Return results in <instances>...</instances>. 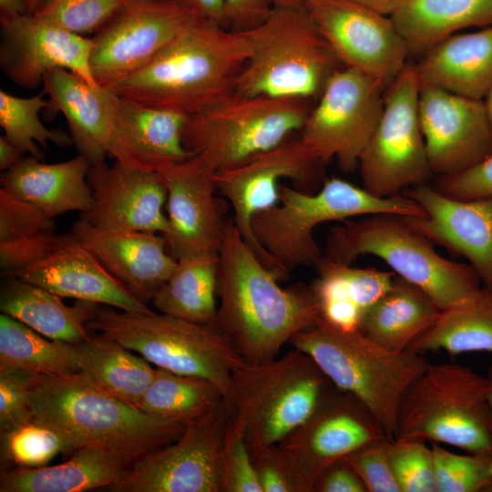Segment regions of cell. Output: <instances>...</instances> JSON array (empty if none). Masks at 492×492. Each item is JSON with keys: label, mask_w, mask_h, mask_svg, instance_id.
Here are the masks:
<instances>
[{"label": "cell", "mask_w": 492, "mask_h": 492, "mask_svg": "<svg viewBox=\"0 0 492 492\" xmlns=\"http://www.w3.org/2000/svg\"><path fill=\"white\" fill-rule=\"evenodd\" d=\"M281 281L244 241L233 220H228L219 251V303L213 326L246 364L274 359L293 335L320 318L311 285L282 288Z\"/></svg>", "instance_id": "6da1fadb"}, {"label": "cell", "mask_w": 492, "mask_h": 492, "mask_svg": "<svg viewBox=\"0 0 492 492\" xmlns=\"http://www.w3.org/2000/svg\"><path fill=\"white\" fill-rule=\"evenodd\" d=\"M249 55L241 32L191 15L148 64L110 90L147 107L190 116L234 93Z\"/></svg>", "instance_id": "7a4b0ae2"}, {"label": "cell", "mask_w": 492, "mask_h": 492, "mask_svg": "<svg viewBox=\"0 0 492 492\" xmlns=\"http://www.w3.org/2000/svg\"><path fill=\"white\" fill-rule=\"evenodd\" d=\"M30 405L34 417L65 433L77 448L100 447L131 464L176 440L188 423L143 413L96 387L80 372L41 374Z\"/></svg>", "instance_id": "3957f363"}, {"label": "cell", "mask_w": 492, "mask_h": 492, "mask_svg": "<svg viewBox=\"0 0 492 492\" xmlns=\"http://www.w3.org/2000/svg\"><path fill=\"white\" fill-rule=\"evenodd\" d=\"M289 343L309 355L336 388L357 397L390 439L405 392L430 365L422 354L390 351L359 330L342 331L321 318Z\"/></svg>", "instance_id": "277c9868"}, {"label": "cell", "mask_w": 492, "mask_h": 492, "mask_svg": "<svg viewBox=\"0 0 492 492\" xmlns=\"http://www.w3.org/2000/svg\"><path fill=\"white\" fill-rule=\"evenodd\" d=\"M376 214L420 217L425 212L406 195L379 197L333 177L312 193L281 184L279 203L256 214L251 230L258 243L289 274L300 266L316 267L323 259L313 237L318 225Z\"/></svg>", "instance_id": "5b68a950"}, {"label": "cell", "mask_w": 492, "mask_h": 492, "mask_svg": "<svg viewBox=\"0 0 492 492\" xmlns=\"http://www.w3.org/2000/svg\"><path fill=\"white\" fill-rule=\"evenodd\" d=\"M88 328L138 353L157 367L210 381L220 390L233 415L231 374L246 363L214 326L164 313L117 311L99 305Z\"/></svg>", "instance_id": "8992f818"}, {"label": "cell", "mask_w": 492, "mask_h": 492, "mask_svg": "<svg viewBox=\"0 0 492 492\" xmlns=\"http://www.w3.org/2000/svg\"><path fill=\"white\" fill-rule=\"evenodd\" d=\"M249 58L234 93L244 96L318 97L340 61L298 5H273L259 25L241 32Z\"/></svg>", "instance_id": "52a82bcc"}, {"label": "cell", "mask_w": 492, "mask_h": 492, "mask_svg": "<svg viewBox=\"0 0 492 492\" xmlns=\"http://www.w3.org/2000/svg\"><path fill=\"white\" fill-rule=\"evenodd\" d=\"M374 255L395 273L425 292L440 310L469 298L480 286L471 266L439 255L432 241L415 231L404 217L376 214L333 228L323 257L351 264L361 255Z\"/></svg>", "instance_id": "ba28073f"}, {"label": "cell", "mask_w": 492, "mask_h": 492, "mask_svg": "<svg viewBox=\"0 0 492 492\" xmlns=\"http://www.w3.org/2000/svg\"><path fill=\"white\" fill-rule=\"evenodd\" d=\"M487 393V376L458 364H430L402 399L394 438L446 444L492 457Z\"/></svg>", "instance_id": "9c48e42d"}, {"label": "cell", "mask_w": 492, "mask_h": 492, "mask_svg": "<svg viewBox=\"0 0 492 492\" xmlns=\"http://www.w3.org/2000/svg\"><path fill=\"white\" fill-rule=\"evenodd\" d=\"M231 382V419L251 455L292 433L333 387L317 364L295 348L264 363L237 367Z\"/></svg>", "instance_id": "30bf717a"}, {"label": "cell", "mask_w": 492, "mask_h": 492, "mask_svg": "<svg viewBox=\"0 0 492 492\" xmlns=\"http://www.w3.org/2000/svg\"><path fill=\"white\" fill-rule=\"evenodd\" d=\"M310 99L233 93L188 116L183 142L216 170L233 168L268 151L300 131Z\"/></svg>", "instance_id": "8fae6325"}, {"label": "cell", "mask_w": 492, "mask_h": 492, "mask_svg": "<svg viewBox=\"0 0 492 492\" xmlns=\"http://www.w3.org/2000/svg\"><path fill=\"white\" fill-rule=\"evenodd\" d=\"M419 90L410 63L385 88L380 118L358 164L364 188L376 196L399 195L433 174L419 120Z\"/></svg>", "instance_id": "7c38bea8"}, {"label": "cell", "mask_w": 492, "mask_h": 492, "mask_svg": "<svg viewBox=\"0 0 492 492\" xmlns=\"http://www.w3.org/2000/svg\"><path fill=\"white\" fill-rule=\"evenodd\" d=\"M385 88L361 72L337 68L310 109L300 139L323 163L334 159L343 170H354L380 118Z\"/></svg>", "instance_id": "4fadbf2b"}, {"label": "cell", "mask_w": 492, "mask_h": 492, "mask_svg": "<svg viewBox=\"0 0 492 492\" xmlns=\"http://www.w3.org/2000/svg\"><path fill=\"white\" fill-rule=\"evenodd\" d=\"M231 416L222 401L189 421L176 440L136 459L109 490L220 492V456Z\"/></svg>", "instance_id": "5bb4252c"}, {"label": "cell", "mask_w": 492, "mask_h": 492, "mask_svg": "<svg viewBox=\"0 0 492 492\" xmlns=\"http://www.w3.org/2000/svg\"><path fill=\"white\" fill-rule=\"evenodd\" d=\"M323 165L298 138L287 139L238 166L216 171V188L230 201L235 226L260 260L282 281L289 274L258 243L251 220L256 214L279 203L280 181L284 179L292 180L300 190L315 192L313 188L318 185Z\"/></svg>", "instance_id": "9a60e30c"}, {"label": "cell", "mask_w": 492, "mask_h": 492, "mask_svg": "<svg viewBox=\"0 0 492 492\" xmlns=\"http://www.w3.org/2000/svg\"><path fill=\"white\" fill-rule=\"evenodd\" d=\"M190 15L176 0H128L91 38L96 83L113 89L148 64Z\"/></svg>", "instance_id": "2e32d148"}, {"label": "cell", "mask_w": 492, "mask_h": 492, "mask_svg": "<svg viewBox=\"0 0 492 492\" xmlns=\"http://www.w3.org/2000/svg\"><path fill=\"white\" fill-rule=\"evenodd\" d=\"M298 6L343 67L387 87L407 64L408 49L390 15L354 0H301Z\"/></svg>", "instance_id": "e0dca14e"}, {"label": "cell", "mask_w": 492, "mask_h": 492, "mask_svg": "<svg viewBox=\"0 0 492 492\" xmlns=\"http://www.w3.org/2000/svg\"><path fill=\"white\" fill-rule=\"evenodd\" d=\"M384 436L369 409L357 397L333 385L312 415L278 446L306 492H313L330 465Z\"/></svg>", "instance_id": "ac0fdd59"}, {"label": "cell", "mask_w": 492, "mask_h": 492, "mask_svg": "<svg viewBox=\"0 0 492 492\" xmlns=\"http://www.w3.org/2000/svg\"><path fill=\"white\" fill-rule=\"evenodd\" d=\"M418 113L432 173L452 175L492 153V128L483 100L420 85Z\"/></svg>", "instance_id": "d6986e66"}, {"label": "cell", "mask_w": 492, "mask_h": 492, "mask_svg": "<svg viewBox=\"0 0 492 492\" xmlns=\"http://www.w3.org/2000/svg\"><path fill=\"white\" fill-rule=\"evenodd\" d=\"M216 169L201 154L159 171L168 190L169 231L163 235L175 259L219 253L227 220L215 197Z\"/></svg>", "instance_id": "ffe728a7"}, {"label": "cell", "mask_w": 492, "mask_h": 492, "mask_svg": "<svg viewBox=\"0 0 492 492\" xmlns=\"http://www.w3.org/2000/svg\"><path fill=\"white\" fill-rule=\"evenodd\" d=\"M0 67L16 86L36 88L47 72L56 68L71 71L99 86L89 67L91 38L29 13L0 18Z\"/></svg>", "instance_id": "44dd1931"}, {"label": "cell", "mask_w": 492, "mask_h": 492, "mask_svg": "<svg viewBox=\"0 0 492 492\" xmlns=\"http://www.w3.org/2000/svg\"><path fill=\"white\" fill-rule=\"evenodd\" d=\"M91 209L80 219L94 227L118 231H143L165 235L169 230L164 214L168 190L159 172L127 167L105 160L89 167Z\"/></svg>", "instance_id": "7402d4cb"}, {"label": "cell", "mask_w": 492, "mask_h": 492, "mask_svg": "<svg viewBox=\"0 0 492 492\" xmlns=\"http://www.w3.org/2000/svg\"><path fill=\"white\" fill-rule=\"evenodd\" d=\"M405 195L425 211L404 217L406 222L432 242L465 257L492 291V197L459 200L426 184L406 190Z\"/></svg>", "instance_id": "603a6c76"}, {"label": "cell", "mask_w": 492, "mask_h": 492, "mask_svg": "<svg viewBox=\"0 0 492 492\" xmlns=\"http://www.w3.org/2000/svg\"><path fill=\"white\" fill-rule=\"evenodd\" d=\"M5 276L72 298L134 313H151L69 233L59 234L52 250L37 261Z\"/></svg>", "instance_id": "cb8c5ba5"}, {"label": "cell", "mask_w": 492, "mask_h": 492, "mask_svg": "<svg viewBox=\"0 0 492 492\" xmlns=\"http://www.w3.org/2000/svg\"><path fill=\"white\" fill-rule=\"evenodd\" d=\"M134 297L148 305L177 265L163 235L108 231L79 219L70 231Z\"/></svg>", "instance_id": "d4e9b609"}, {"label": "cell", "mask_w": 492, "mask_h": 492, "mask_svg": "<svg viewBox=\"0 0 492 492\" xmlns=\"http://www.w3.org/2000/svg\"><path fill=\"white\" fill-rule=\"evenodd\" d=\"M188 116L118 96L108 155L127 167L159 172L191 156L183 142Z\"/></svg>", "instance_id": "484cf974"}, {"label": "cell", "mask_w": 492, "mask_h": 492, "mask_svg": "<svg viewBox=\"0 0 492 492\" xmlns=\"http://www.w3.org/2000/svg\"><path fill=\"white\" fill-rule=\"evenodd\" d=\"M42 84L49 98L45 112L64 115L73 145L90 165L104 161L118 95L61 68L47 72Z\"/></svg>", "instance_id": "4316f807"}, {"label": "cell", "mask_w": 492, "mask_h": 492, "mask_svg": "<svg viewBox=\"0 0 492 492\" xmlns=\"http://www.w3.org/2000/svg\"><path fill=\"white\" fill-rule=\"evenodd\" d=\"M89 167V162L80 154L53 164L43 163L32 156L24 157L2 173L1 188L52 219L67 211L85 213L93 204L87 182Z\"/></svg>", "instance_id": "83f0119b"}, {"label": "cell", "mask_w": 492, "mask_h": 492, "mask_svg": "<svg viewBox=\"0 0 492 492\" xmlns=\"http://www.w3.org/2000/svg\"><path fill=\"white\" fill-rule=\"evenodd\" d=\"M415 68L420 85L484 100L492 87V26L442 40Z\"/></svg>", "instance_id": "f1b7e54d"}, {"label": "cell", "mask_w": 492, "mask_h": 492, "mask_svg": "<svg viewBox=\"0 0 492 492\" xmlns=\"http://www.w3.org/2000/svg\"><path fill=\"white\" fill-rule=\"evenodd\" d=\"M131 463L100 447L77 448L60 464L40 467H6L1 471L0 492H83L112 487Z\"/></svg>", "instance_id": "f546056e"}, {"label": "cell", "mask_w": 492, "mask_h": 492, "mask_svg": "<svg viewBox=\"0 0 492 492\" xmlns=\"http://www.w3.org/2000/svg\"><path fill=\"white\" fill-rule=\"evenodd\" d=\"M0 310L46 338L77 344L93 332L88 328L100 304L77 300L73 306L46 289L15 276H4Z\"/></svg>", "instance_id": "4dcf8cb0"}, {"label": "cell", "mask_w": 492, "mask_h": 492, "mask_svg": "<svg viewBox=\"0 0 492 492\" xmlns=\"http://www.w3.org/2000/svg\"><path fill=\"white\" fill-rule=\"evenodd\" d=\"M311 284L320 317L346 332L359 330L365 312L392 286L395 273L371 268H354L324 257L316 265Z\"/></svg>", "instance_id": "1f68e13d"}, {"label": "cell", "mask_w": 492, "mask_h": 492, "mask_svg": "<svg viewBox=\"0 0 492 492\" xmlns=\"http://www.w3.org/2000/svg\"><path fill=\"white\" fill-rule=\"evenodd\" d=\"M410 54L468 27L492 26V0H401L390 15Z\"/></svg>", "instance_id": "d6a6232c"}, {"label": "cell", "mask_w": 492, "mask_h": 492, "mask_svg": "<svg viewBox=\"0 0 492 492\" xmlns=\"http://www.w3.org/2000/svg\"><path fill=\"white\" fill-rule=\"evenodd\" d=\"M440 311L425 292L395 274L390 289L364 314L359 331L390 351H407Z\"/></svg>", "instance_id": "836d02e7"}, {"label": "cell", "mask_w": 492, "mask_h": 492, "mask_svg": "<svg viewBox=\"0 0 492 492\" xmlns=\"http://www.w3.org/2000/svg\"><path fill=\"white\" fill-rule=\"evenodd\" d=\"M76 345L80 373L96 387L137 408L155 375L149 362L97 333Z\"/></svg>", "instance_id": "e575fe53"}, {"label": "cell", "mask_w": 492, "mask_h": 492, "mask_svg": "<svg viewBox=\"0 0 492 492\" xmlns=\"http://www.w3.org/2000/svg\"><path fill=\"white\" fill-rule=\"evenodd\" d=\"M219 253L180 258L168 281L152 299L160 313L191 323L216 322Z\"/></svg>", "instance_id": "d590c367"}, {"label": "cell", "mask_w": 492, "mask_h": 492, "mask_svg": "<svg viewBox=\"0 0 492 492\" xmlns=\"http://www.w3.org/2000/svg\"><path fill=\"white\" fill-rule=\"evenodd\" d=\"M407 350L422 354L440 350L450 355L492 354V291L481 287L462 302L441 310Z\"/></svg>", "instance_id": "8d00e7d4"}, {"label": "cell", "mask_w": 492, "mask_h": 492, "mask_svg": "<svg viewBox=\"0 0 492 492\" xmlns=\"http://www.w3.org/2000/svg\"><path fill=\"white\" fill-rule=\"evenodd\" d=\"M58 236L54 219L0 188V268L3 276L45 257Z\"/></svg>", "instance_id": "74e56055"}, {"label": "cell", "mask_w": 492, "mask_h": 492, "mask_svg": "<svg viewBox=\"0 0 492 492\" xmlns=\"http://www.w3.org/2000/svg\"><path fill=\"white\" fill-rule=\"evenodd\" d=\"M0 364L50 376L80 372L76 344L46 338L5 313L0 315Z\"/></svg>", "instance_id": "f35d334b"}, {"label": "cell", "mask_w": 492, "mask_h": 492, "mask_svg": "<svg viewBox=\"0 0 492 492\" xmlns=\"http://www.w3.org/2000/svg\"><path fill=\"white\" fill-rule=\"evenodd\" d=\"M224 401L210 381L157 367L137 409L156 416L189 422Z\"/></svg>", "instance_id": "ab89813d"}, {"label": "cell", "mask_w": 492, "mask_h": 492, "mask_svg": "<svg viewBox=\"0 0 492 492\" xmlns=\"http://www.w3.org/2000/svg\"><path fill=\"white\" fill-rule=\"evenodd\" d=\"M42 91L30 97H20L0 90V125L5 137L23 154L43 159L48 141L58 146L73 144L69 134L59 129H48L40 120L39 113L49 106Z\"/></svg>", "instance_id": "60d3db41"}, {"label": "cell", "mask_w": 492, "mask_h": 492, "mask_svg": "<svg viewBox=\"0 0 492 492\" xmlns=\"http://www.w3.org/2000/svg\"><path fill=\"white\" fill-rule=\"evenodd\" d=\"M0 437L1 459L15 467L44 466L57 455L77 449L65 433L36 417Z\"/></svg>", "instance_id": "b9f144b4"}, {"label": "cell", "mask_w": 492, "mask_h": 492, "mask_svg": "<svg viewBox=\"0 0 492 492\" xmlns=\"http://www.w3.org/2000/svg\"><path fill=\"white\" fill-rule=\"evenodd\" d=\"M436 492L492 491V457L453 453L430 442Z\"/></svg>", "instance_id": "7bdbcfd3"}, {"label": "cell", "mask_w": 492, "mask_h": 492, "mask_svg": "<svg viewBox=\"0 0 492 492\" xmlns=\"http://www.w3.org/2000/svg\"><path fill=\"white\" fill-rule=\"evenodd\" d=\"M128 0H42L35 14L74 34L96 33Z\"/></svg>", "instance_id": "ee69618b"}, {"label": "cell", "mask_w": 492, "mask_h": 492, "mask_svg": "<svg viewBox=\"0 0 492 492\" xmlns=\"http://www.w3.org/2000/svg\"><path fill=\"white\" fill-rule=\"evenodd\" d=\"M388 456L401 492H436L433 451L426 441L394 438Z\"/></svg>", "instance_id": "f6af8a7d"}, {"label": "cell", "mask_w": 492, "mask_h": 492, "mask_svg": "<svg viewBox=\"0 0 492 492\" xmlns=\"http://www.w3.org/2000/svg\"><path fill=\"white\" fill-rule=\"evenodd\" d=\"M41 374L0 364V436L34 418L30 395Z\"/></svg>", "instance_id": "bcb514c9"}, {"label": "cell", "mask_w": 492, "mask_h": 492, "mask_svg": "<svg viewBox=\"0 0 492 492\" xmlns=\"http://www.w3.org/2000/svg\"><path fill=\"white\" fill-rule=\"evenodd\" d=\"M220 492H262L249 446L231 418L220 456Z\"/></svg>", "instance_id": "7dc6e473"}, {"label": "cell", "mask_w": 492, "mask_h": 492, "mask_svg": "<svg viewBox=\"0 0 492 492\" xmlns=\"http://www.w3.org/2000/svg\"><path fill=\"white\" fill-rule=\"evenodd\" d=\"M392 439L370 442L343 457L358 475L367 492H401L388 456Z\"/></svg>", "instance_id": "c3c4849f"}, {"label": "cell", "mask_w": 492, "mask_h": 492, "mask_svg": "<svg viewBox=\"0 0 492 492\" xmlns=\"http://www.w3.org/2000/svg\"><path fill=\"white\" fill-rule=\"evenodd\" d=\"M251 456L262 492H306L278 445L263 447Z\"/></svg>", "instance_id": "681fc988"}, {"label": "cell", "mask_w": 492, "mask_h": 492, "mask_svg": "<svg viewBox=\"0 0 492 492\" xmlns=\"http://www.w3.org/2000/svg\"><path fill=\"white\" fill-rule=\"evenodd\" d=\"M436 189L459 200L492 197V153L466 169L440 177Z\"/></svg>", "instance_id": "f907efd6"}, {"label": "cell", "mask_w": 492, "mask_h": 492, "mask_svg": "<svg viewBox=\"0 0 492 492\" xmlns=\"http://www.w3.org/2000/svg\"><path fill=\"white\" fill-rule=\"evenodd\" d=\"M273 5L269 0H225L226 28L241 32L261 23Z\"/></svg>", "instance_id": "816d5d0a"}, {"label": "cell", "mask_w": 492, "mask_h": 492, "mask_svg": "<svg viewBox=\"0 0 492 492\" xmlns=\"http://www.w3.org/2000/svg\"><path fill=\"white\" fill-rule=\"evenodd\" d=\"M313 492H367L364 483L343 459L330 465L317 480Z\"/></svg>", "instance_id": "f5cc1de1"}, {"label": "cell", "mask_w": 492, "mask_h": 492, "mask_svg": "<svg viewBox=\"0 0 492 492\" xmlns=\"http://www.w3.org/2000/svg\"><path fill=\"white\" fill-rule=\"evenodd\" d=\"M191 15L225 26V0H176Z\"/></svg>", "instance_id": "db71d44e"}, {"label": "cell", "mask_w": 492, "mask_h": 492, "mask_svg": "<svg viewBox=\"0 0 492 492\" xmlns=\"http://www.w3.org/2000/svg\"><path fill=\"white\" fill-rule=\"evenodd\" d=\"M24 154L12 144L5 136L0 137V169L6 171L15 166Z\"/></svg>", "instance_id": "11a10c76"}, {"label": "cell", "mask_w": 492, "mask_h": 492, "mask_svg": "<svg viewBox=\"0 0 492 492\" xmlns=\"http://www.w3.org/2000/svg\"><path fill=\"white\" fill-rule=\"evenodd\" d=\"M26 13V0H0V18Z\"/></svg>", "instance_id": "9f6ffc18"}, {"label": "cell", "mask_w": 492, "mask_h": 492, "mask_svg": "<svg viewBox=\"0 0 492 492\" xmlns=\"http://www.w3.org/2000/svg\"><path fill=\"white\" fill-rule=\"evenodd\" d=\"M384 15H391L401 0H354Z\"/></svg>", "instance_id": "6f0895ef"}, {"label": "cell", "mask_w": 492, "mask_h": 492, "mask_svg": "<svg viewBox=\"0 0 492 492\" xmlns=\"http://www.w3.org/2000/svg\"><path fill=\"white\" fill-rule=\"evenodd\" d=\"M483 101L486 107V110H487L488 119L491 125V128H492V87L489 89L488 93L487 94Z\"/></svg>", "instance_id": "680465c9"}, {"label": "cell", "mask_w": 492, "mask_h": 492, "mask_svg": "<svg viewBox=\"0 0 492 492\" xmlns=\"http://www.w3.org/2000/svg\"><path fill=\"white\" fill-rule=\"evenodd\" d=\"M487 378L488 381L487 399H488V404H489L491 415H492V363L487 369Z\"/></svg>", "instance_id": "91938a15"}, {"label": "cell", "mask_w": 492, "mask_h": 492, "mask_svg": "<svg viewBox=\"0 0 492 492\" xmlns=\"http://www.w3.org/2000/svg\"><path fill=\"white\" fill-rule=\"evenodd\" d=\"M272 5H298L301 0H269Z\"/></svg>", "instance_id": "94428289"}, {"label": "cell", "mask_w": 492, "mask_h": 492, "mask_svg": "<svg viewBox=\"0 0 492 492\" xmlns=\"http://www.w3.org/2000/svg\"><path fill=\"white\" fill-rule=\"evenodd\" d=\"M42 0H26V13L32 14L38 7Z\"/></svg>", "instance_id": "6125c7cd"}]
</instances>
